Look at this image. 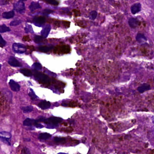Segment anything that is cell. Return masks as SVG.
I'll use <instances>...</instances> for the list:
<instances>
[{
  "mask_svg": "<svg viewBox=\"0 0 154 154\" xmlns=\"http://www.w3.org/2000/svg\"><path fill=\"white\" fill-rule=\"evenodd\" d=\"M50 103L46 101H42L41 102L39 103L38 105V106L43 109H47L50 106Z\"/></svg>",
  "mask_w": 154,
  "mask_h": 154,
  "instance_id": "7c38bea8",
  "label": "cell"
},
{
  "mask_svg": "<svg viewBox=\"0 0 154 154\" xmlns=\"http://www.w3.org/2000/svg\"><path fill=\"white\" fill-rule=\"evenodd\" d=\"M35 126L37 128H43V126L41 125V124H38V123H37L36 124H35Z\"/></svg>",
  "mask_w": 154,
  "mask_h": 154,
  "instance_id": "d590c367",
  "label": "cell"
},
{
  "mask_svg": "<svg viewBox=\"0 0 154 154\" xmlns=\"http://www.w3.org/2000/svg\"><path fill=\"white\" fill-rule=\"evenodd\" d=\"M22 110L25 113H28L31 112L33 110V107L32 106H24L21 108Z\"/></svg>",
  "mask_w": 154,
  "mask_h": 154,
  "instance_id": "ffe728a7",
  "label": "cell"
},
{
  "mask_svg": "<svg viewBox=\"0 0 154 154\" xmlns=\"http://www.w3.org/2000/svg\"><path fill=\"white\" fill-rule=\"evenodd\" d=\"M148 144L146 143L145 144V148L148 147Z\"/></svg>",
  "mask_w": 154,
  "mask_h": 154,
  "instance_id": "74e56055",
  "label": "cell"
},
{
  "mask_svg": "<svg viewBox=\"0 0 154 154\" xmlns=\"http://www.w3.org/2000/svg\"><path fill=\"white\" fill-rule=\"evenodd\" d=\"M9 85L11 89L14 92H19L20 90V86L13 80H11L9 82Z\"/></svg>",
  "mask_w": 154,
  "mask_h": 154,
  "instance_id": "8992f818",
  "label": "cell"
},
{
  "mask_svg": "<svg viewBox=\"0 0 154 154\" xmlns=\"http://www.w3.org/2000/svg\"><path fill=\"white\" fill-rule=\"evenodd\" d=\"M44 37L40 36H35L34 38V41L35 43H41L42 41L43 40Z\"/></svg>",
  "mask_w": 154,
  "mask_h": 154,
  "instance_id": "d4e9b609",
  "label": "cell"
},
{
  "mask_svg": "<svg viewBox=\"0 0 154 154\" xmlns=\"http://www.w3.org/2000/svg\"><path fill=\"white\" fill-rule=\"evenodd\" d=\"M37 123L36 120L29 118H27L26 120H25L23 122V125L25 126H31L33 125H35Z\"/></svg>",
  "mask_w": 154,
  "mask_h": 154,
  "instance_id": "9c48e42d",
  "label": "cell"
},
{
  "mask_svg": "<svg viewBox=\"0 0 154 154\" xmlns=\"http://www.w3.org/2000/svg\"><path fill=\"white\" fill-rule=\"evenodd\" d=\"M61 121L60 118L51 117L47 120H44V122L47 124H56Z\"/></svg>",
  "mask_w": 154,
  "mask_h": 154,
  "instance_id": "5b68a950",
  "label": "cell"
},
{
  "mask_svg": "<svg viewBox=\"0 0 154 154\" xmlns=\"http://www.w3.org/2000/svg\"><path fill=\"white\" fill-rule=\"evenodd\" d=\"M10 0H0V5H6L7 4Z\"/></svg>",
  "mask_w": 154,
  "mask_h": 154,
  "instance_id": "1f68e13d",
  "label": "cell"
},
{
  "mask_svg": "<svg viewBox=\"0 0 154 154\" xmlns=\"http://www.w3.org/2000/svg\"><path fill=\"white\" fill-rule=\"evenodd\" d=\"M25 31L26 33H28V32L33 33V32H34V31H33L32 26L30 25H28V24H26L25 28Z\"/></svg>",
  "mask_w": 154,
  "mask_h": 154,
  "instance_id": "cb8c5ba5",
  "label": "cell"
},
{
  "mask_svg": "<svg viewBox=\"0 0 154 154\" xmlns=\"http://www.w3.org/2000/svg\"><path fill=\"white\" fill-rule=\"evenodd\" d=\"M0 140H1V141H2V142H4L5 143L8 144L9 145H10V142H9V141H8V139H5V138H1V137H0Z\"/></svg>",
  "mask_w": 154,
  "mask_h": 154,
  "instance_id": "d6a6232c",
  "label": "cell"
},
{
  "mask_svg": "<svg viewBox=\"0 0 154 154\" xmlns=\"http://www.w3.org/2000/svg\"><path fill=\"white\" fill-rule=\"evenodd\" d=\"M21 154H31V153L28 148L24 147L22 150Z\"/></svg>",
  "mask_w": 154,
  "mask_h": 154,
  "instance_id": "f546056e",
  "label": "cell"
},
{
  "mask_svg": "<svg viewBox=\"0 0 154 154\" xmlns=\"http://www.w3.org/2000/svg\"><path fill=\"white\" fill-rule=\"evenodd\" d=\"M20 72L27 77H30L32 75V73L27 68H23L20 70Z\"/></svg>",
  "mask_w": 154,
  "mask_h": 154,
  "instance_id": "e0dca14e",
  "label": "cell"
},
{
  "mask_svg": "<svg viewBox=\"0 0 154 154\" xmlns=\"http://www.w3.org/2000/svg\"><path fill=\"white\" fill-rule=\"evenodd\" d=\"M51 49V47H48L47 46H40L39 47V51L42 52H44L49 51Z\"/></svg>",
  "mask_w": 154,
  "mask_h": 154,
  "instance_id": "7402d4cb",
  "label": "cell"
},
{
  "mask_svg": "<svg viewBox=\"0 0 154 154\" xmlns=\"http://www.w3.org/2000/svg\"><path fill=\"white\" fill-rule=\"evenodd\" d=\"M50 30H51V26L50 25H47L44 29L42 30V36L44 38L47 37L50 32Z\"/></svg>",
  "mask_w": 154,
  "mask_h": 154,
  "instance_id": "30bf717a",
  "label": "cell"
},
{
  "mask_svg": "<svg viewBox=\"0 0 154 154\" xmlns=\"http://www.w3.org/2000/svg\"><path fill=\"white\" fill-rule=\"evenodd\" d=\"M14 8L17 12L21 14L24 13L25 9L24 4L22 2H18L15 3L14 5Z\"/></svg>",
  "mask_w": 154,
  "mask_h": 154,
  "instance_id": "3957f363",
  "label": "cell"
},
{
  "mask_svg": "<svg viewBox=\"0 0 154 154\" xmlns=\"http://www.w3.org/2000/svg\"><path fill=\"white\" fill-rule=\"evenodd\" d=\"M141 6L140 3H135L131 7V12L132 14L135 15L141 11Z\"/></svg>",
  "mask_w": 154,
  "mask_h": 154,
  "instance_id": "277c9868",
  "label": "cell"
},
{
  "mask_svg": "<svg viewBox=\"0 0 154 154\" xmlns=\"http://www.w3.org/2000/svg\"><path fill=\"white\" fill-rule=\"evenodd\" d=\"M51 137V135L48 133H43L40 134L39 138L40 140H46Z\"/></svg>",
  "mask_w": 154,
  "mask_h": 154,
  "instance_id": "ac0fdd59",
  "label": "cell"
},
{
  "mask_svg": "<svg viewBox=\"0 0 154 154\" xmlns=\"http://www.w3.org/2000/svg\"><path fill=\"white\" fill-rule=\"evenodd\" d=\"M58 154H63V153H59Z\"/></svg>",
  "mask_w": 154,
  "mask_h": 154,
  "instance_id": "60d3db41",
  "label": "cell"
},
{
  "mask_svg": "<svg viewBox=\"0 0 154 154\" xmlns=\"http://www.w3.org/2000/svg\"><path fill=\"white\" fill-rule=\"evenodd\" d=\"M70 106L71 107H76L78 105L77 103L75 101H72L70 103Z\"/></svg>",
  "mask_w": 154,
  "mask_h": 154,
  "instance_id": "836d02e7",
  "label": "cell"
},
{
  "mask_svg": "<svg viewBox=\"0 0 154 154\" xmlns=\"http://www.w3.org/2000/svg\"><path fill=\"white\" fill-rule=\"evenodd\" d=\"M46 1L48 4L52 5L53 6H56L58 5V2L56 1V0H46Z\"/></svg>",
  "mask_w": 154,
  "mask_h": 154,
  "instance_id": "83f0119b",
  "label": "cell"
},
{
  "mask_svg": "<svg viewBox=\"0 0 154 154\" xmlns=\"http://www.w3.org/2000/svg\"><path fill=\"white\" fill-rule=\"evenodd\" d=\"M54 141L56 142H61L64 141L65 140V139L63 137H55Z\"/></svg>",
  "mask_w": 154,
  "mask_h": 154,
  "instance_id": "f1b7e54d",
  "label": "cell"
},
{
  "mask_svg": "<svg viewBox=\"0 0 154 154\" xmlns=\"http://www.w3.org/2000/svg\"><path fill=\"white\" fill-rule=\"evenodd\" d=\"M108 1H109V2L110 3V4H113V3H114V0H108Z\"/></svg>",
  "mask_w": 154,
  "mask_h": 154,
  "instance_id": "8d00e7d4",
  "label": "cell"
},
{
  "mask_svg": "<svg viewBox=\"0 0 154 154\" xmlns=\"http://www.w3.org/2000/svg\"><path fill=\"white\" fill-rule=\"evenodd\" d=\"M1 67H2V65H1V64H0V69L1 68Z\"/></svg>",
  "mask_w": 154,
  "mask_h": 154,
  "instance_id": "f35d334b",
  "label": "cell"
},
{
  "mask_svg": "<svg viewBox=\"0 0 154 154\" xmlns=\"http://www.w3.org/2000/svg\"><path fill=\"white\" fill-rule=\"evenodd\" d=\"M71 51V48L69 46L67 45H63L59 47V52L60 53L66 54Z\"/></svg>",
  "mask_w": 154,
  "mask_h": 154,
  "instance_id": "8fae6325",
  "label": "cell"
},
{
  "mask_svg": "<svg viewBox=\"0 0 154 154\" xmlns=\"http://www.w3.org/2000/svg\"><path fill=\"white\" fill-rule=\"evenodd\" d=\"M29 96L32 100H35V99L37 98V96L35 94L34 91L31 89H30V92H29Z\"/></svg>",
  "mask_w": 154,
  "mask_h": 154,
  "instance_id": "4316f807",
  "label": "cell"
},
{
  "mask_svg": "<svg viewBox=\"0 0 154 154\" xmlns=\"http://www.w3.org/2000/svg\"><path fill=\"white\" fill-rule=\"evenodd\" d=\"M15 15V12L14 11H10L9 12H6L3 13L2 17L5 19H9L11 18H13Z\"/></svg>",
  "mask_w": 154,
  "mask_h": 154,
  "instance_id": "5bb4252c",
  "label": "cell"
},
{
  "mask_svg": "<svg viewBox=\"0 0 154 154\" xmlns=\"http://www.w3.org/2000/svg\"><path fill=\"white\" fill-rule=\"evenodd\" d=\"M40 8H41V6H40V5L38 2H32L29 7V8L31 12L35 11V10L40 9Z\"/></svg>",
  "mask_w": 154,
  "mask_h": 154,
  "instance_id": "9a60e30c",
  "label": "cell"
},
{
  "mask_svg": "<svg viewBox=\"0 0 154 154\" xmlns=\"http://www.w3.org/2000/svg\"><path fill=\"white\" fill-rule=\"evenodd\" d=\"M46 19L43 16H38L35 17L34 19V22L36 25L41 26L45 23Z\"/></svg>",
  "mask_w": 154,
  "mask_h": 154,
  "instance_id": "ba28073f",
  "label": "cell"
},
{
  "mask_svg": "<svg viewBox=\"0 0 154 154\" xmlns=\"http://www.w3.org/2000/svg\"><path fill=\"white\" fill-rule=\"evenodd\" d=\"M6 44V41L3 39L2 36L0 34V46H1L2 47H3V46H5Z\"/></svg>",
  "mask_w": 154,
  "mask_h": 154,
  "instance_id": "4dcf8cb0",
  "label": "cell"
},
{
  "mask_svg": "<svg viewBox=\"0 0 154 154\" xmlns=\"http://www.w3.org/2000/svg\"><path fill=\"white\" fill-rule=\"evenodd\" d=\"M32 68L36 70H40L42 69L41 64H39V63H35L32 65Z\"/></svg>",
  "mask_w": 154,
  "mask_h": 154,
  "instance_id": "44dd1931",
  "label": "cell"
},
{
  "mask_svg": "<svg viewBox=\"0 0 154 154\" xmlns=\"http://www.w3.org/2000/svg\"><path fill=\"white\" fill-rule=\"evenodd\" d=\"M8 63L12 66L20 67L21 66V64H20V62L13 56H11L9 58Z\"/></svg>",
  "mask_w": 154,
  "mask_h": 154,
  "instance_id": "52a82bcc",
  "label": "cell"
},
{
  "mask_svg": "<svg viewBox=\"0 0 154 154\" xmlns=\"http://www.w3.org/2000/svg\"><path fill=\"white\" fill-rule=\"evenodd\" d=\"M12 49L14 52L16 53L22 54L26 51V48L23 44L19 43L13 44Z\"/></svg>",
  "mask_w": 154,
  "mask_h": 154,
  "instance_id": "6da1fadb",
  "label": "cell"
},
{
  "mask_svg": "<svg viewBox=\"0 0 154 154\" xmlns=\"http://www.w3.org/2000/svg\"><path fill=\"white\" fill-rule=\"evenodd\" d=\"M11 29L10 28L7 26L5 25V24H3L2 25L0 26V32L3 33V32H7L10 31Z\"/></svg>",
  "mask_w": 154,
  "mask_h": 154,
  "instance_id": "d6986e66",
  "label": "cell"
},
{
  "mask_svg": "<svg viewBox=\"0 0 154 154\" xmlns=\"http://www.w3.org/2000/svg\"><path fill=\"white\" fill-rule=\"evenodd\" d=\"M44 12L46 14H50V13H52L53 11L52 10H49V9H46V10L44 11Z\"/></svg>",
  "mask_w": 154,
  "mask_h": 154,
  "instance_id": "e575fe53",
  "label": "cell"
},
{
  "mask_svg": "<svg viewBox=\"0 0 154 154\" xmlns=\"http://www.w3.org/2000/svg\"><path fill=\"white\" fill-rule=\"evenodd\" d=\"M97 12H96V11H92L90 13V17L91 19L93 20H95L96 19L97 17Z\"/></svg>",
  "mask_w": 154,
  "mask_h": 154,
  "instance_id": "484cf974",
  "label": "cell"
},
{
  "mask_svg": "<svg viewBox=\"0 0 154 154\" xmlns=\"http://www.w3.org/2000/svg\"><path fill=\"white\" fill-rule=\"evenodd\" d=\"M21 23V21L20 19H16L11 22L10 23V25L11 26H15L19 25Z\"/></svg>",
  "mask_w": 154,
  "mask_h": 154,
  "instance_id": "603a6c76",
  "label": "cell"
},
{
  "mask_svg": "<svg viewBox=\"0 0 154 154\" xmlns=\"http://www.w3.org/2000/svg\"><path fill=\"white\" fill-rule=\"evenodd\" d=\"M21 1H27V0H20Z\"/></svg>",
  "mask_w": 154,
  "mask_h": 154,
  "instance_id": "ab89813d",
  "label": "cell"
},
{
  "mask_svg": "<svg viewBox=\"0 0 154 154\" xmlns=\"http://www.w3.org/2000/svg\"><path fill=\"white\" fill-rule=\"evenodd\" d=\"M128 23L132 28H135L138 25L139 22L135 18H131L129 19Z\"/></svg>",
  "mask_w": 154,
  "mask_h": 154,
  "instance_id": "4fadbf2b",
  "label": "cell"
},
{
  "mask_svg": "<svg viewBox=\"0 0 154 154\" xmlns=\"http://www.w3.org/2000/svg\"><path fill=\"white\" fill-rule=\"evenodd\" d=\"M35 78L44 84H48L49 83V79L46 75L39 72H35Z\"/></svg>",
  "mask_w": 154,
  "mask_h": 154,
  "instance_id": "7a4b0ae2",
  "label": "cell"
},
{
  "mask_svg": "<svg viewBox=\"0 0 154 154\" xmlns=\"http://www.w3.org/2000/svg\"><path fill=\"white\" fill-rule=\"evenodd\" d=\"M0 137L8 140L11 137V134L10 133L5 131L2 132H0Z\"/></svg>",
  "mask_w": 154,
  "mask_h": 154,
  "instance_id": "2e32d148",
  "label": "cell"
}]
</instances>
